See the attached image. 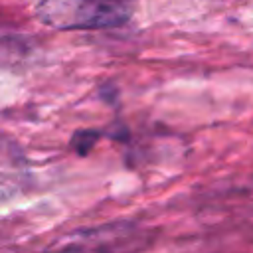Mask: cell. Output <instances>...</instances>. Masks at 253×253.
I'll list each match as a JSON object with an SVG mask.
<instances>
[{"label": "cell", "mask_w": 253, "mask_h": 253, "mask_svg": "<svg viewBox=\"0 0 253 253\" xmlns=\"http://www.w3.org/2000/svg\"><path fill=\"white\" fill-rule=\"evenodd\" d=\"M150 241L152 231L148 227L121 219L69 233L45 253H142Z\"/></svg>", "instance_id": "2"}, {"label": "cell", "mask_w": 253, "mask_h": 253, "mask_svg": "<svg viewBox=\"0 0 253 253\" xmlns=\"http://www.w3.org/2000/svg\"><path fill=\"white\" fill-rule=\"evenodd\" d=\"M95 140H97V132H77V134L73 136L71 144H73V148H75L79 154H85V152L93 146Z\"/></svg>", "instance_id": "3"}, {"label": "cell", "mask_w": 253, "mask_h": 253, "mask_svg": "<svg viewBox=\"0 0 253 253\" xmlns=\"http://www.w3.org/2000/svg\"><path fill=\"white\" fill-rule=\"evenodd\" d=\"M36 16L55 30H107L130 18L125 0H40Z\"/></svg>", "instance_id": "1"}]
</instances>
